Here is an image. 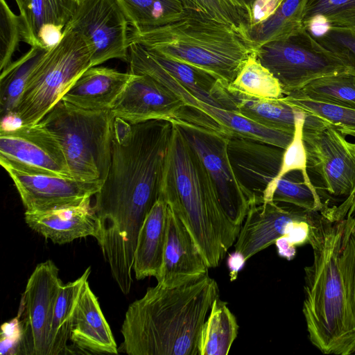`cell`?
Listing matches in <instances>:
<instances>
[{
    "mask_svg": "<svg viewBox=\"0 0 355 355\" xmlns=\"http://www.w3.org/2000/svg\"><path fill=\"white\" fill-rule=\"evenodd\" d=\"M172 125L165 120L131 124L115 117L110 169L94 206L101 226L98 243L114 272L133 269L140 229L159 196Z\"/></svg>",
    "mask_w": 355,
    "mask_h": 355,
    "instance_id": "1",
    "label": "cell"
},
{
    "mask_svg": "<svg viewBox=\"0 0 355 355\" xmlns=\"http://www.w3.org/2000/svg\"><path fill=\"white\" fill-rule=\"evenodd\" d=\"M219 297L208 273L185 282L148 288L128 308L119 352L130 355H199L200 331Z\"/></svg>",
    "mask_w": 355,
    "mask_h": 355,
    "instance_id": "2",
    "label": "cell"
},
{
    "mask_svg": "<svg viewBox=\"0 0 355 355\" xmlns=\"http://www.w3.org/2000/svg\"><path fill=\"white\" fill-rule=\"evenodd\" d=\"M172 123L159 196L186 225L208 267L216 268L235 243L241 226L229 219L199 156Z\"/></svg>",
    "mask_w": 355,
    "mask_h": 355,
    "instance_id": "3",
    "label": "cell"
},
{
    "mask_svg": "<svg viewBox=\"0 0 355 355\" xmlns=\"http://www.w3.org/2000/svg\"><path fill=\"white\" fill-rule=\"evenodd\" d=\"M344 219L322 214L311 226L313 259L304 268L303 314L312 344L324 354H355V325L349 315L339 268Z\"/></svg>",
    "mask_w": 355,
    "mask_h": 355,
    "instance_id": "4",
    "label": "cell"
},
{
    "mask_svg": "<svg viewBox=\"0 0 355 355\" xmlns=\"http://www.w3.org/2000/svg\"><path fill=\"white\" fill-rule=\"evenodd\" d=\"M129 42L201 69L232 83L256 50L248 37L232 27L194 11L180 19L153 28L130 26Z\"/></svg>",
    "mask_w": 355,
    "mask_h": 355,
    "instance_id": "5",
    "label": "cell"
},
{
    "mask_svg": "<svg viewBox=\"0 0 355 355\" xmlns=\"http://www.w3.org/2000/svg\"><path fill=\"white\" fill-rule=\"evenodd\" d=\"M114 120L110 110H85L61 100L39 123L60 144L73 179L103 184L111 163Z\"/></svg>",
    "mask_w": 355,
    "mask_h": 355,
    "instance_id": "6",
    "label": "cell"
},
{
    "mask_svg": "<svg viewBox=\"0 0 355 355\" xmlns=\"http://www.w3.org/2000/svg\"><path fill=\"white\" fill-rule=\"evenodd\" d=\"M89 67L91 52L85 40L78 32L64 28L61 41L31 73L12 117L20 125L38 123Z\"/></svg>",
    "mask_w": 355,
    "mask_h": 355,
    "instance_id": "7",
    "label": "cell"
},
{
    "mask_svg": "<svg viewBox=\"0 0 355 355\" xmlns=\"http://www.w3.org/2000/svg\"><path fill=\"white\" fill-rule=\"evenodd\" d=\"M302 139L307 175L324 209L340 205L355 188V142L320 118L304 120Z\"/></svg>",
    "mask_w": 355,
    "mask_h": 355,
    "instance_id": "8",
    "label": "cell"
},
{
    "mask_svg": "<svg viewBox=\"0 0 355 355\" xmlns=\"http://www.w3.org/2000/svg\"><path fill=\"white\" fill-rule=\"evenodd\" d=\"M260 62L279 82L284 96L318 78L348 69L340 53L307 31L267 42L256 49Z\"/></svg>",
    "mask_w": 355,
    "mask_h": 355,
    "instance_id": "9",
    "label": "cell"
},
{
    "mask_svg": "<svg viewBox=\"0 0 355 355\" xmlns=\"http://www.w3.org/2000/svg\"><path fill=\"white\" fill-rule=\"evenodd\" d=\"M130 73L146 74L172 90L184 103L190 116L200 118L230 137L254 139L283 149L291 142L293 135L263 127L231 110L208 104L195 96L172 77L142 45H129Z\"/></svg>",
    "mask_w": 355,
    "mask_h": 355,
    "instance_id": "10",
    "label": "cell"
},
{
    "mask_svg": "<svg viewBox=\"0 0 355 355\" xmlns=\"http://www.w3.org/2000/svg\"><path fill=\"white\" fill-rule=\"evenodd\" d=\"M174 123L199 156L226 215L233 223L241 226L250 205L255 204V198L233 167L228 152L230 137L191 119Z\"/></svg>",
    "mask_w": 355,
    "mask_h": 355,
    "instance_id": "11",
    "label": "cell"
},
{
    "mask_svg": "<svg viewBox=\"0 0 355 355\" xmlns=\"http://www.w3.org/2000/svg\"><path fill=\"white\" fill-rule=\"evenodd\" d=\"M129 28L116 0H84L64 27L83 36L91 52V67L110 59L128 61Z\"/></svg>",
    "mask_w": 355,
    "mask_h": 355,
    "instance_id": "12",
    "label": "cell"
},
{
    "mask_svg": "<svg viewBox=\"0 0 355 355\" xmlns=\"http://www.w3.org/2000/svg\"><path fill=\"white\" fill-rule=\"evenodd\" d=\"M0 164L31 174L73 178L60 144L40 123L1 127Z\"/></svg>",
    "mask_w": 355,
    "mask_h": 355,
    "instance_id": "13",
    "label": "cell"
},
{
    "mask_svg": "<svg viewBox=\"0 0 355 355\" xmlns=\"http://www.w3.org/2000/svg\"><path fill=\"white\" fill-rule=\"evenodd\" d=\"M58 272L54 262L47 260L37 265L27 282L19 354L49 355L55 304L63 284Z\"/></svg>",
    "mask_w": 355,
    "mask_h": 355,
    "instance_id": "14",
    "label": "cell"
},
{
    "mask_svg": "<svg viewBox=\"0 0 355 355\" xmlns=\"http://www.w3.org/2000/svg\"><path fill=\"white\" fill-rule=\"evenodd\" d=\"M185 105L168 87L146 74H132L110 109L114 117L131 124L150 120L178 122Z\"/></svg>",
    "mask_w": 355,
    "mask_h": 355,
    "instance_id": "15",
    "label": "cell"
},
{
    "mask_svg": "<svg viewBox=\"0 0 355 355\" xmlns=\"http://www.w3.org/2000/svg\"><path fill=\"white\" fill-rule=\"evenodd\" d=\"M283 203L270 201L250 205L234 243V250L246 261L286 235L295 223L312 222L320 214Z\"/></svg>",
    "mask_w": 355,
    "mask_h": 355,
    "instance_id": "16",
    "label": "cell"
},
{
    "mask_svg": "<svg viewBox=\"0 0 355 355\" xmlns=\"http://www.w3.org/2000/svg\"><path fill=\"white\" fill-rule=\"evenodd\" d=\"M4 169L13 181L26 211H29L81 205L91 200L103 185L71 178L31 174L11 168Z\"/></svg>",
    "mask_w": 355,
    "mask_h": 355,
    "instance_id": "17",
    "label": "cell"
},
{
    "mask_svg": "<svg viewBox=\"0 0 355 355\" xmlns=\"http://www.w3.org/2000/svg\"><path fill=\"white\" fill-rule=\"evenodd\" d=\"M284 149L260 141L230 137L228 152L233 167L243 184L262 203L267 186L277 175Z\"/></svg>",
    "mask_w": 355,
    "mask_h": 355,
    "instance_id": "18",
    "label": "cell"
},
{
    "mask_svg": "<svg viewBox=\"0 0 355 355\" xmlns=\"http://www.w3.org/2000/svg\"><path fill=\"white\" fill-rule=\"evenodd\" d=\"M209 268L190 232L168 206L166 243L157 283L179 284L208 273Z\"/></svg>",
    "mask_w": 355,
    "mask_h": 355,
    "instance_id": "19",
    "label": "cell"
},
{
    "mask_svg": "<svg viewBox=\"0 0 355 355\" xmlns=\"http://www.w3.org/2000/svg\"><path fill=\"white\" fill-rule=\"evenodd\" d=\"M24 219L31 229L56 244L87 236H93L98 242L101 236V222L91 200L78 206L43 211H26Z\"/></svg>",
    "mask_w": 355,
    "mask_h": 355,
    "instance_id": "20",
    "label": "cell"
},
{
    "mask_svg": "<svg viewBox=\"0 0 355 355\" xmlns=\"http://www.w3.org/2000/svg\"><path fill=\"white\" fill-rule=\"evenodd\" d=\"M213 95L223 108L269 129L293 135L297 115L302 112L286 101L256 98L242 94L230 83L218 80Z\"/></svg>",
    "mask_w": 355,
    "mask_h": 355,
    "instance_id": "21",
    "label": "cell"
},
{
    "mask_svg": "<svg viewBox=\"0 0 355 355\" xmlns=\"http://www.w3.org/2000/svg\"><path fill=\"white\" fill-rule=\"evenodd\" d=\"M70 340L85 353L116 354L119 352L111 329L88 281L75 309Z\"/></svg>",
    "mask_w": 355,
    "mask_h": 355,
    "instance_id": "22",
    "label": "cell"
},
{
    "mask_svg": "<svg viewBox=\"0 0 355 355\" xmlns=\"http://www.w3.org/2000/svg\"><path fill=\"white\" fill-rule=\"evenodd\" d=\"M131 77L130 72L91 67L77 78L62 100L85 110H110Z\"/></svg>",
    "mask_w": 355,
    "mask_h": 355,
    "instance_id": "23",
    "label": "cell"
},
{
    "mask_svg": "<svg viewBox=\"0 0 355 355\" xmlns=\"http://www.w3.org/2000/svg\"><path fill=\"white\" fill-rule=\"evenodd\" d=\"M168 205L160 196L147 214L140 229L135 252L133 270L137 280L159 276L166 237Z\"/></svg>",
    "mask_w": 355,
    "mask_h": 355,
    "instance_id": "24",
    "label": "cell"
},
{
    "mask_svg": "<svg viewBox=\"0 0 355 355\" xmlns=\"http://www.w3.org/2000/svg\"><path fill=\"white\" fill-rule=\"evenodd\" d=\"M78 5L74 0H29L19 12L22 41L38 46L40 30L46 25L64 28Z\"/></svg>",
    "mask_w": 355,
    "mask_h": 355,
    "instance_id": "25",
    "label": "cell"
},
{
    "mask_svg": "<svg viewBox=\"0 0 355 355\" xmlns=\"http://www.w3.org/2000/svg\"><path fill=\"white\" fill-rule=\"evenodd\" d=\"M90 272L89 267L80 277L60 287L51 322L49 355L68 353L67 341L70 340L73 313Z\"/></svg>",
    "mask_w": 355,
    "mask_h": 355,
    "instance_id": "26",
    "label": "cell"
},
{
    "mask_svg": "<svg viewBox=\"0 0 355 355\" xmlns=\"http://www.w3.org/2000/svg\"><path fill=\"white\" fill-rule=\"evenodd\" d=\"M306 0H282L266 19L250 26L248 37L257 49L267 42L300 33L304 30L303 13Z\"/></svg>",
    "mask_w": 355,
    "mask_h": 355,
    "instance_id": "27",
    "label": "cell"
},
{
    "mask_svg": "<svg viewBox=\"0 0 355 355\" xmlns=\"http://www.w3.org/2000/svg\"><path fill=\"white\" fill-rule=\"evenodd\" d=\"M239 330L236 317L227 303L216 298L210 313L202 327L199 355H227L235 340Z\"/></svg>",
    "mask_w": 355,
    "mask_h": 355,
    "instance_id": "28",
    "label": "cell"
},
{
    "mask_svg": "<svg viewBox=\"0 0 355 355\" xmlns=\"http://www.w3.org/2000/svg\"><path fill=\"white\" fill-rule=\"evenodd\" d=\"M48 50L31 46L26 53L1 70L0 104L2 119L12 116L26 84Z\"/></svg>",
    "mask_w": 355,
    "mask_h": 355,
    "instance_id": "29",
    "label": "cell"
},
{
    "mask_svg": "<svg viewBox=\"0 0 355 355\" xmlns=\"http://www.w3.org/2000/svg\"><path fill=\"white\" fill-rule=\"evenodd\" d=\"M130 26L153 28L181 19L186 10L180 0H116Z\"/></svg>",
    "mask_w": 355,
    "mask_h": 355,
    "instance_id": "30",
    "label": "cell"
},
{
    "mask_svg": "<svg viewBox=\"0 0 355 355\" xmlns=\"http://www.w3.org/2000/svg\"><path fill=\"white\" fill-rule=\"evenodd\" d=\"M291 94L318 102L355 108V72L349 67L318 78Z\"/></svg>",
    "mask_w": 355,
    "mask_h": 355,
    "instance_id": "31",
    "label": "cell"
},
{
    "mask_svg": "<svg viewBox=\"0 0 355 355\" xmlns=\"http://www.w3.org/2000/svg\"><path fill=\"white\" fill-rule=\"evenodd\" d=\"M147 50L152 57L172 77L187 89L193 96L208 104L223 108L213 95V89L218 79L196 67L169 58L155 51Z\"/></svg>",
    "mask_w": 355,
    "mask_h": 355,
    "instance_id": "32",
    "label": "cell"
},
{
    "mask_svg": "<svg viewBox=\"0 0 355 355\" xmlns=\"http://www.w3.org/2000/svg\"><path fill=\"white\" fill-rule=\"evenodd\" d=\"M230 85L256 98L278 99L284 96L279 82L258 60L256 50L245 61Z\"/></svg>",
    "mask_w": 355,
    "mask_h": 355,
    "instance_id": "33",
    "label": "cell"
},
{
    "mask_svg": "<svg viewBox=\"0 0 355 355\" xmlns=\"http://www.w3.org/2000/svg\"><path fill=\"white\" fill-rule=\"evenodd\" d=\"M180 1L186 10L194 11L204 17L227 24L248 37L250 8L245 0Z\"/></svg>",
    "mask_w": 355,
    "mask_h": 355,
    "instance_id": "34",
    "label": "cell"
},
{
    "mask_svg": "<svg viewBox=\"0 0 355 355\" xmlns=\"http://www.w3.org/2000/svg\"><path fill=\"white\" fill-rule=\"evenodd\" d=\"M291 204L301 208L322 212L324 206L313 186L300 171H293L274 184L267 200Z\"/></svg>",
    "mask_w": 355,
    "mask_h": 355,
    "instance_id": "35",
    "label": "cell"
},
{
    "mask_svg": "<svg viewBox=\"0 0 355 355\" xmlns=\"http://www.w3.org/2000/svg\"><path fill=\"white\" fill-rule=\"evenodd\" d=\"M282 99L334 125L345 135L355 137V108L318 102L294 94L284 96Z\"/></svg>",
    "mask_w": 355,
    "mask_h": 355,
    "instance_id": "36",
    "label": "cell"
},
{
    "mask_svg": "<svg viewBox=\"0 0 355 355\" xmlns=\"http://www.w3.org/2000/svg\"><path fill=\"white\" fill-rule=\"evenodd\" d=\"M316 15L327 20L331 31H355V0H306L303 24Z\"/></svg>",
    "mask_w": 355,
    "mask_h": 355,
    "instance_id": "37",
    "label": "cell"
},
{
    "mask_svg": "<svg viewBox=\"0 0 355 355\" xmlns=\"http://www.w3.org/2000/svg\"><path fill=\"white\" fill-rule=\"evenodd\" d=\"M339 268L348 311L355 325V217L344 218Z\"/></svg>",
    "mask_w": 355,
    "mask_h": 355,
    "instance_id": "38",
    "label": "cell"
},
{
    "mask_svg": "<svg viewBox=\"0 0 355 355\" xmlns=\"http://www.w3.org/2000/svg\"><path fill=\"white\" fill-rule=\"evenodd\" d=\"M307 113L302 111L295 119L293 137L289 145L284 149L279 171L274 180L267 186L262 196V202H265L277 180L289 172L301 171L307 182L311 184L306 173V157L302 139V131ZM312 185V184H311Z\"/></svg>",
    "mask_w": 355,
    "mask_h": 355,
    "instance_id": "39",
    "label": "cell"
},
{
    "mask_svg": "<svg viewBox=\"0 0 355 355\" xmlns=\"http://www.w3.org/2000/svg\"><path fill=\"white\" fill-rule=\"evenodd\" d=\"M22 41L20 17L15 15L6 0H0V69L10 62L19 43Z\"/></svg>",
    "mask_w": 355,
    "mask_h": 355,
    "instance_id": "40",
    "label": "cell"
},
{
    "mask_svg": "<svg viewBox=\"0 0 355 355\" xmlns=\"http://www.w3.org/2000/svg\"><path fill=\"white\" fill-rule=\"evenodd\" d=\"M337 50L346 63L355 72V33L352 31H330L319 38Z\"/></svg>",
    "mask_w": 355,
    "mask_h": 355,
    "instance_id": "41",
    "label": "cell"
},
{
    "mask_svg": "<svg viewBox=\"0 0 355 355\" xmlns=\"http://www.w3.org/2000/svg\"><path fill=\"white\" fill-rule=\"evenodd\" d=\"M21 328L17 318L2 326L1 354H19Z\"/></svg>",
    "mask_w": 355,
    "mask_h": 355,
    "instance_id": "42",
    "label": "cell"
},
{
    "mask_svg": "<svg viewBox=\"0 0 355 355\" xmlns=\"http://www.w3.org/2000/svg\"><path fill=\"white\" fill-rule=\"evenodd\" d=\"M326 212L334 220H341L346 216L355 217V188L345 200L337 206L327 208Z\"/></svg>",
    "mask_w": 355,
    "mask_h": 355,
    "instance_id": "43",
    "label": "cell"
},
{
    "mask_svg": "<svg viewBox=\"0 0 355 355\" xmlns=\"http://www.w3.org/2000/svg\"><path fill=\"white\" fill-rule=\"evenodd\" d=\"M245 262V259L239 252L234 250L229 254L227 259V266L230 271V278L232 282L237 278L239 271L243 269Z\"/></svg>",
    "mask_w": 355,
    "mask_h": 355,
    "instance_id": "44",
    "label": "cell"
},
{
    "mask_svg": "<svg viewBox=\"0 0 355 355\" xmlns=\"http://www.w3.org/2000/svg\"><path fill=\"white\" fill-rule=\"evenodd\" d=\"M275 244L280 257L286 259L288 261L294 258L296 253V247L292 245L284 236L277 239Z\"/></svg>",
    "mask_w": 355,
    "mask_h": 355,
    "instance_id": "45",
    "label": "cell"
},
{
    "mask_svg": "<svg viewBox=\"0 0 355 355\" xmlns=\"http://www.w3.org/2000/svg\"><path fill=\"white\" fill-rule=\"evenodd\" d=\"M19 8V12H21L27 5L29 0H15Z\"/></svg>",
    "mask_w": 355,
    "mask_h": 355,
    "instance_id": "46",
    "label": "cell"
},
{
    "mask_svg": "<svg viewBox=\"0 0 355 355\" xmlns=\"http://www.w3.org/2000/svg\"><path fill=\"white\" fill-rule=\"evenodd\" d=\"M246 1V3H248V5L250 6V4H251V1L250 0H245Z\"/></svg>",
    "mask_w": 355,
    "mask_h": 355,
    "instance_id": "47",
    "label": "cell"
},
{
    "mask_svg": "<svg viewBox=\"0 0 355 355\" xmlns=\"http://www.w3.org/2000/svg\"><path fill=\"white\" fill-rule=\"evenodd\" d=\"M74 1H76L79 4L80 3L83 1L84 0H74Z\"/></svg>",
    "mask_w": 355,
    "mask_h": 355,
    "instance_id": "48",
    "label": "cell"
},
{
    "mask_svg": "<svg viewBox=\"0 0 355 355\" xmlns=\"http://www.w3.org/2000/svg\"><path fill=\"white\" fill-rule=\"evenodd\" d=\"M254 1V0H250V1H251V4L253 3V1ZM250 6H251V5H250Z\"/></svg>",
    "mask_w": 355,
    "mask_h": 355,
    "instance_id": "49",
    "label": "cell"
},
{
    "mask_svg": "<svg viewBox=\"0 0 355 355\" xmlns=\"http://www.w3.org/2000/svg\"><path fill=\"white\" fill-rule=\"evenodd\" d=\"M352 32H353V33H355V31H352Z\"/></svg>",
    "mask_w": 355,
    "mask_h": 355,
    "instance_id": "50",
    "label": "cell"
}]
</instances>
